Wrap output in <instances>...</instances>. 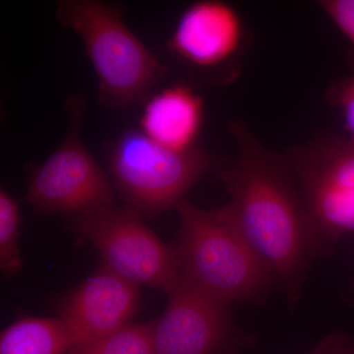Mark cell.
<instances>
[{"mask_svg":"<svg viewBox=\"0 0 354 354\" xmlns=\"http://www.w3.org/2000/svg\"><path fill=\"white\" fill-rule=\"evenodd\" d=\"M239 158L220 169L230 202L223 206L249 246L285 288L293 306L312 260L323 252L285 157L261 145L241 121L230 124Z\"/></svg>","mask_w":354,"mask_h":354,"instance_id":"cell-1","label":"cell"},{"mask_svg":"<svg viewBox=\"0 0 354 354\" xmlns=\"http://www.w3.org/2000/svg\"><path fill=\"white\" fill-rule=\"evenodd\" d=\"M174 248L179 272L211 297L230 304L264 299L277 278L249 246L223 207L204 211L183 200Z\"/></svg>","mask_w":354,"mask_h":354,"instance_id":"cell-2","label":"cell"},{"mask_svg":"<svg viewBox=\"0 0 354 354\" xmlns=\"http://www.w3.org/2000/svg\"><path fill=\"white\" fill-rule=\"evenodd\" d=\"M57 17L78 32L97 80L99 97L111 108L143 104L167 72L128 29L120 7L106 0H57Z\"/></svg>","mask_w":354,"mask_h":354,"instance_id":"cell-3","label":"cell"},{"mask_svg":"<svg viewBox=\"0 0 354 354\" xmlns=\"http://www.w3.org/2000/svg\"><path fill=\"white\" fill-rule=\"evenodd\" d=\"M104 158L125 206L142 216L176 208L186 192L216 162L202 149L176 151L141 129L127 128L106 143Z\"/></svg>","mask_w":354,"mask_h":354,"instance_id":"cell-4","label":"cell"},{"mask_svg":"<svg viewBox=\"0 0 354 354\" xmlns=\"http://www.w3.org/2000/svg\"><path fill=\"white\" fill-rule=\"evenodd\" d=\"M323 252L354 232V140L324 136L286 156Z\"/></svg>","mask_w":354,"mask_h":354,"instance_id":"cell-5","label":"cell"},{"mask_svg":"<svg viewBox=\"0 0 354 354\" xmlns=\"http://www.w3.org/2000/svg\"><path fill=\"white\" fill-rule=\"evenodd\" d=\"M84 106L82 97H70L66 138L30 176L27 199L39 213L68 216L75 220L114 204L108 174L81 139Z\"/></svg>","mask_w":354,"mask_h":354,"instance_id":"cell-6","label":"cell"},{"mask_svg":"<svg viewBox=\"0 0 354 354\" xmlns=\"http://www.w3.org/2000/svg\"><path fill=\"white\" fill-rule=\"evenodd\" d=\"M75 228L106 267L137 285L165 290L179 271L174 246L160 241L129 207L113 204L97 209L75 218Z\"/></svg>","mask_w":354,"mask_h":354,"instance_id":"cell-7","label":"cell"},{"mask_svg":"<svg viewBox=\"0 0 354 354\" xmlns=\"http://www.w3.org/2000/svg\"><path fill=\"white\" fill-rule=\"evenodd\" d=\"M167 304L153 322L155 354H220L232 335L230 304L211 297L178 271L165 288Z\"/></svg>","mask_w":354,"mask_h":354,"instance_id":"cell-8","label":"cell"},{"mask_svg":"<svg viewBox=\"0 0 354 354\" xmlns=\"http://www.w3.org/2000/svg\"><path fill=\"white\" fill-rule=\"evenodd\" d=\"M248 41L239 11L223 0H197L177 21L167 48L199 71H216L236 62Z\"/></svg>","mask_w":354,"mask_h":354,"instance_id":"cell-9","label":"cell"},{"mask_svg":"<svg viewBox=\"0 0 354 354\" xmlns=\"http://www.w3.org/2000/svg\"><path fill=\"white\" fill-rule=\"evenodd\" d=\"M139 301L138 285L104 265L67 292L57 309L82 344L131 323Z\"/></svg>","mask_w":354,"mask_h":354,"instance_id":"cell-10","label":"cell"},{"mask_svg":"<svg viewBox=\"0 0 354 354\" xmlns=\"http://www.w3.org/2000/svg\"><path fill=\"white\" fill-rule=\"evenodd\" d=\"M204 122V102L185 84H176L145 102L140 124L160 145L176 151L196 148Z\"/></svg>","mask_w":354,"mask_h":354,"instance_id":"cell-11","label":"cell"},{"mask_svg":"<svg viewBox=\"0 0 354 354\" xmlns=\"http://www.w3.org/2000/svg\"><path fill=\"white\" fill-rule=\"evenodd\" d=\"M80 344L64 319L25 317L0 335V354H65Z\"/></svg>","mask_w":354,"mask_h":354,"instance_id":"cell-12","label":"cell"},{"mask_svg":"<svg viewBox=\"0 0 354 354\" xmlns=\"http://www.w3.org/2000/svg\"><path fill=\"white\" fill-rule=\"evenodd\" d=\"M153 322L128 324L101 337L76 344L65 354H155Z\"/></svg>","mask_w":354,"mask_h":354,"instance_id":"cell-13","label":"cell"},{"mask_svg":"<svg viewBox=\"0 0 354 354\" xmlns=\"http://www.w3.org/2000/svg\"><path fill=\"white\" fill-rule=\"evenodd\" d=\"M19 205L4 190L0 192V268L12 276L23 266L19 248Z\"/></svg>","mask_w":354,"mask_h":354,"instance_id":"cell-14","label":"cell"},{"mask_svg":"<svg viewBox=\"0 0 354 354\" xmlns=\"http://www.w3.org/2000/svg\"><path fill=\"white\" fill-rule=\"evenodd\" d=\"M328 102L341 111L348 138L354 140V76L342 79L330 88Z\"/></svg>","mask_w":354,"mask_h":354,"instance_id":"cell-15","label":"cell"},{"mask_svg":"<svg viewBox=\"0 0 354 354\" xmlns=\"http://www.w3.org/2000/svg\"><path fill=\"white\" fill-rule=\"evenodd\" d=\"M354 46V0H313Z\"/></svg>","mask_w":354,"mask_h":354,"instance_id":"cell-16","label":"cell"},{"mask_svg":"<svg viewBox=\"0 0 354 354\" xmlns=\"http://www.w3.org/2000/svg\"><path fill=\"white\" fill-rule=\"evenodd\" d=\"M314 354H354V351L346 346L344 339L333 337Z\"/></svg>","mask_w":354,"mask_h":354,"instance_id":"cell-17","label":"cell"}]
</instances>
